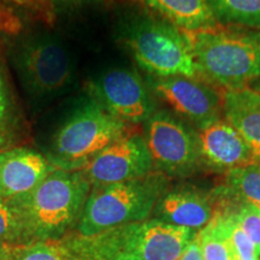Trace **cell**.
Listing matches in <instances>:
<instances>
[{
  "label": "cell",
  "mask_w": 260,
  "mask_h": 260,
  "mask_svg": "<svg viewBox=\"0 0 260 260\" xmlns=\"http://www.w3.org/2000/svg\"><path fill=\"white\" fill-rule=\"evenodd\" d=\"M197 232L159 219L119 225L95 235L60 240L73 260H180Z\"/></svg>",
  "instance_id": "cell-1"
},
{
  "label": "cell",
  "mask_w": 260,
  "mask_h": 260,
  "mask_svg": "<svg viewBox=\"0 0 260 260\" xmlns=\"http://www.w3.org/2000/svg\"><path fill=\"white\" fill-rule=\"evenodd\" d=\"M90 189L81 170L56 169L30 193L17 198L28 243L60 241L77 226Z\"/></svg>",
  "instance_id": "cell-2"
},
{
  "label": "cell",
  "mask_w": 260,
  "mask_h": 260,
  "mask_svg": "<svg viewBox=\"0 0 260 260\" xmlns=\"http://www.w3.org/2000/svg\"><path fill=\"white\" fill-rule=\"evenodd\" d=\"M201 80L224 90L260 79V41L254 34L216 27L186 32Z\"/></svg>",
  "instance_id": "cell-3"
},
{
  "label": "cell",
  "mask_w": 260,
  "mask_h": 260,
  "mask_svg": "<svg viewBox=\"0 0 260 260\" xmlns=\"http://www.w3.org/2000/svg\"><path fill=\"white\" fill-rule=\"evenodd\" d=\"M125 134L128 124L107 112L90 96L58 128L46 157L57 169L82 170L104 148Z\"/></svg>",
  "instance_id": "cell-4"
},
{
  "label": "cell",
  "mask_w": 260,
  "mask_h": 260,
  "mask_svg": "<svg viewBox=\"0 0 260 260\" xmlns=\"http://www.w3.org/2000/svg\"><path fill=\"white\" fill-rule=\"evenodd\" d=\"M164 193V177L153 172L138 180L92 187L76 234L90 236L148 219Z\"/></svg>",
  "instance_id": "cell-5"
},
{
  "label": "cell",
  "mask_w": 260,
  "mask_h": 260,
  "mask_svg": "<svg viewBox=\"0 0 260 260\" xmlns=\"http://www.w3.org/2000/svg\"><path fill=\"white\" fill-rule=\"evenodd\" d=\"M10 57L22 87L35 102L56 99L74 84L73 56L54 35H24L11 45Z\"/></svg>",
  "instance_id": "cell-6"
},
{
  "label": "cell",
  "mask_w": 260,
  "mask_h": 260,
  "mask_svg": "<svg viewBox=\"0 0 260 260\" xmlns=\"http://www.w3.org/2000/svg\"><path fill=\"white\" fill-rule=\"evenodd\" d=\"M126 44L149 76L201 80L186 31L165 19L139 18L130 25Z\"/></svg>",
  "instance_id": "cell-7"
},
{
  "label": "cell",
  "mask_w": 260,
  "mask_h": 260,
  "mask_svg": "<svg viewBox=\"0 0 260 260\" xmlns=\"http://www.w3.org/2000/svg\"><path fill=\"white\" fill-rule=\"evenodd\" d=\"M144 138L154 168L162 174L189 176L203 162L198 132L168 111L157 110L149 117Z\"/></svg>",
  "instance_id": "cell-8"
},
{
  "label": "cell",
  "mask_w": 260,
  "mask_h": 260,
  "mask_svg": "<svg viewBox=\"0 0 260 260\" xmlns=\"http://www.w3.org/2000/svg\"><path fill=\"white\" fill-rule=\"evenodd\" d=\"M93 99L126 124L145 123L157 111L154 95L135 70L116 68L90 82Z\"/></svg>",
  "instance_id": "cell-9"
},
{
  "label": "cell",
  "mask_w": 260,
  "mask_h": 260,
  "mask_svg": "<svg viewBox=\"0 0 260 260\" xmlns=\"http://www.w3.org/2000/svg\"><path fill=\"white\" fill-rule=\"evenodd\" d=\"M153 95L164 102L181 119L193 123L198 130L220 119L222 95L203 80L183 76H148Z\"/></svg>",
  "instance_id": "cell-10"
},
{
  "label": "cell",
  "mask_w": 260,
  "mask_h": 260,
  "mask_svg": "<svg viewBox=\"0 0 260 260\" xmlns=\"http://www.w3.org/2000/svg\"><path fill=\"white\" fill-rule=\"evenodd\" d=\"M144 135L125 134L104 148L82 171L92 187L138 180L153 171Z\"/></svg>",
  "instance_id": "cell-11"
},
{
  "label": "cell",
  "mask_w": 260,
  "mask_h": 260,
  "mask_svg": "<svg viewBox=\"0 0 260 260\" xmlns=\"http://www.w3.org/2000/svg\"><path fill=\"white\" fill-rule=\"evenodd\" d=\"M46 154L25 146L0 152V199L11 200L30 193L56 170Z\"/></svg>",
  "instance_id": "cell-12"
},
{
  "label": "cell",
  "mask_w": 260,
  "mask_h": 260,
  "mask_svg": "<svg viewBox=\"0 0 260 260\" xmlns=\"http://www.w3.org/2000/svg\"><path fill=\"white\" fill-rule=\"evenodd\" d=\"M198 136L203 162L211 168L228 171L256 162L240 133L225 119L199 129Z\"/></svg>",
  "instance_id": "cell-13"
},
{
  "label": "cell",
  "mask_w": 260,
  "mask_h": 260,
  "mask_svg": "<svg viewBox=\"0 0 260 260\" xmlns=\"http://www.w3.org/2000/svg\"><path fill=\"white\" fill-rule=\"evenodd\" d=\"M214 209L209 195L194 189H176L161 195L153 214L155 219L172 225L201 230L213 218Z\"/></svg>",
  "instance_id": "cell-14"
},
{
  "label": "cell",
  "mask_w": 260,
  "mask_h": 260,
  "mask_svg": "<svg viewBox=\"0 0 260 260\" xmlns=\"http://www.w3.org/2000/svg\"><path fill=\"white\" fill-rule=\"evenodd\" d=\"M222 110L224 119L240 133L260 162V94L249 86L224 90Z\"/></svg>",
  "instance_id": "cell-15"
},
{
  "label": "cell",
  "mask_w": 260,
  "mask_h": 260,
  "mask_svg": "<svg viewBox=\"0 0 260 260\" xmlns=\"http://www.w3.org/2000/svg\"><path fill=\"white\" fill-rule=\"evenodd\" d=\"M186 32L216 27L206 0H136Z\"/></svg>",
  "instance_id": "cell-16"
},
{
  "label": "cell",
  "mask_w": 260,
  "mask_h": 260,
  "mask_svg": "<svg viewBox=\"0 0 260 260\" xmlns=\"http://www.w3.org/2000/svg\"><path fill=\"white\" fill-rule=\"evenodd\" d=\"M25 133L23 116L0 61V152L19 146Z\"/></svg>",
  "instance_id": "cell-17"
},
{
  "label": "cell",
  "mask_w": 260,
  "mask_h": 260,
  "mask_svg": "<svg viewBox=\"0 0 260 260\" xmlns=\"http://www.w3.org/2000/svg\"><path fill=\"white\" fill-rule=\"evenodd\" d=\"M223 195L260 209V162L228 170Z\"/></svg>",
  "instance_id": "cell-18"
},
{
  "label": "cell",
  "mask_w": 260,
  "mask_h": 260,
  "mask_svg": "<svg viewBox=\"0 0 260 260\" xmlns=\"http://www.w3.org/2000/svg\"><path fill=\"white\" fill-rule=\"evenodd\" d=\"M217 22L260 29V0H206Z\"/></svg>",
  "instance_id": "cell-19"
},
{
  "label": "cell",
  "mask_w": 260,
  "mask_h": 260,
  "mask_svg": "<svg viewBox=\"0 0 260 260\" xmlns=\"http://www.w3.org/2000/svg\"><path fill=\"white\" fill-rule=\"evenodd\" d=\"M203 260H235L223 216L214 211L213 218L195 235Z\"/></svg>",
  "instance_id": "cell-20"
},
{
  "label": "cell",
  "mask_w": 260,
  "mask_h": 260,
  "mask_svg": "<svg viewBox=\"0 0 260 260\" xmlns=\"http://www.w3.org/2000/svg\"><path fill=\"white\" fill-rule=\"evenodd\" d=\"M214 211L223 216L235 260H260V254L255 245L236 222L235 214H234V205L224 206L219 204Z\"/></svg>",
  "instance_id": "cell-21"
},
{
  "label": "cell",
  "mask_w": 260,
  "mask_h": 260,
  "mask_svg": "<svg viewBox=\"0 0 260 260\" xmlns=\"http://www.w3.org/2000/svg\"><path fill=\"white\" fill-rule=\"evenodd\" d=\"M0 242L27 245L21 209L16 199H0Z\"/></svg>",
  "instance_id": "cell-22"
},
{
  "label": "cell",
  "mask_w": 260,
  "mask_h": 260,
  "mask_svg": "<svg viewBox=\"0 0 260 260\" xmlns=\"http://www.w3.org/2000/svg\"><path fill=\"white\" fill-rule=\"evenodd\" d=\"M10 260H73L61 241L21 245Z\"/></svg>",
  "instance_id": "cell-23"
},
{
  "label": "cell",
  "mask_w": 260,
  "mask_h": 260,
  "mask_svg": "<svg viewBox=\"0 0 260 260\" xmlns=\"http://www.w3.org/2000/svg\"><path fill=\"white\" fill-rule=\"evenodd\" d=\"M234 214L237 224L252 240L260 254V209L241 203L234 205Z\"/></svg>",
  "instance_id": "cell-24"
},
{
  "label": "cell",
  "mask_w": 260,
  "mask_h": 260,
  "mask_svg": "<svg viewBox=\"0 0 260 260\" xmlns=\"http://www.w3.org/2000/svg\"><path fill=\"white\" fill-rule=\"evenodd\" d=\"M180 260H203L200 247L198 245L197 240H193L189 245L186 247L183 254L181 255Z\"/></svg>",
  "instance_id": "cell-25"
},
{
  "label": "cell",
  "mask_w": 260,
  "mask_h": 260,
  "mask_svg": "<svg viewBox=\"0 0 260 260\" xmlns=\"http://www.w3.org/2000/svg\"><path fill=\"white\" fill-rule=\"evenodd\" d=\"M21 245H12V243L0 242V260H10L15 254Z\"/></svg>",
  "instance_id": "cell-26"
},
{
  "label": "cell",
  "mask_w": 260,
  "mask_h": 260,
  "mask_svg": "<svg viewBox=\"0 0 260 260\" xmlns=\"http://www.w3.org/2000/svg\"><path fill=\"white\" fill-rule=\"evenodd\" d=\"M6 2H11V3H15V4L17 5H29L31 3V0H6Z\"/></svg>",
  "instance_id": "cell-27"
},
{
  "label": "cell",
  "mask_w": 260,
  "mask_h": 260,
  "mask_svg": "<svg viewBox=\"0 0 260 260\" xmlns=\"http://www.w3.org/2000/svg\"><path fill=\"white\" fill-rule=\"evenodd\" d=\"M249 87H252L253 89L256 90V92H258V93L260 94V79L256 80L255 82H253V83H252L251 86H249Z\"/></svg>",
  "instance_id": "cell-28"
},
{
  "label": "cell",
  "mask_w": 260,
  "mask_h": 260,
  "mask_svg": "<svg viewBox=\"0 0 260 260\" xmlns=\"http://www.w3.org/2000/svg\"><path fill=\"white\" fill-rule=\"evenodd\" d=\"M255 35H256V38H258L259 41H260V31L259 32H255Z\"/></svg>",
  "instance_id": "cell-29"
}]
</instances>
